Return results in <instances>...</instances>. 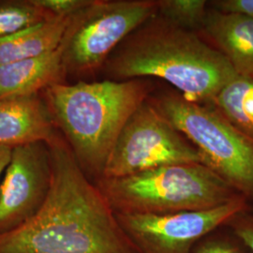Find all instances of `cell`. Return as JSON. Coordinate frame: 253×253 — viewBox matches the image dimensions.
<instances>
[{
    "label": "cell",
    "mask_w": 253,
    "mask_h": 253,
    "mask_svg": "<svg viewBox=\"0 0 253 253\" xmlns=\"http://www.w3.org/2000/svg\"><path fill=\"white\" fill-rule=\"evenodd\" d=\"M52 184L36 216L0 235V253H141L72 150L56 137L48 144Z\"/></svg>",
    "instance_id": "cell-1"
},
{
    "label": "cell",
    "mask_w": 253,
    "mask_h": 253,
    "mask_svg": "<svg viewBox=\"0 0 253 253\" xmlns=\"http://www.w3.org/2000/svg\"><path fill=\"white\" fill-rule=\"evenodd\" d=\"M104 64L111 80L160 78L184 99L198 103H210L237 75L214 46L157 14L125 39Z\"/></svg>",
    "instance_id": "cell-2"
},
{
    "label": "cell",
    "mask_w": 253,
    "mask_h": 253,
    "mask_svg": "<svg viewBox=\"0 0 253 253\" xmlns=\"http://www.w3.org/2000/svg\"><path fill=\"white\" fill-rule=\"evenodd\" d=\"M153 88L148 79L54 84L44 100L83 172L102 177L109 156L127 119Z\"/></svg>",
    "instance_id": "cell-3"
},
{
    "label": "cell",
    "mask_w": 253,
    "mask_h": 253,
    "mask_svg": "<svg viewBox=\"0 0 253 253\" xmlns=\"http://www.w3.org/2000/svg\"><path fill=\"white\" fill-rule=\"evenodd\" d=\"M94 183L117 214L208 210L243 197L203 163L166 165Z\"/></svg>",
    "instance_id": "cell-4"
},
{
    "label": "cell",
    "mask_w": 253,
    "mask_h": 253,
    "mask_svg": "<svg viewBox=\"0 0 253 253\" xmlns=\"http://www.w3.org/2000/svg\"><path fill=\"white\" fill-rule=\"evenodd\" d=\"M199 151L203 164L245 199H253V141L211 103H198L167 92L150 101Z\"/></svg>",
    "instance_id": "cell-5"
},
{
    "label": "cell",
    "mask_w": 253,
    "mask_h": 253,
    "mask_svg": "<svg viewBox=\"0 0 253 253\" xmlns=\"http://www.w3.org/2000/svg\"><path fill=\"white\" fill-rule=\"evenodd\" d=\"M157 14V1H96L72 16L61 49L64 73L95 71L124 40Z\"/></svg>",
    "instance_id": "cell-6"
},
{
    "label": "cell",
    "mask_w": 253,
    "mask_h": 253,
    "mask_svg": "<svg viewBox=\"0 0 253 253\" xmlns=\"http://www.w3.org/2000/svg\"><path fill=\"white\" fill-rule=\"evenodd\" d=\"M183 163H203L199 151L147 99L123 126L102 177L117 178Z\"/></svg>",
    "instance_id": "cell-7"
},
{
    "label": "cell",
    "mask_w": 253,
    "mask_h": 253,
    "mask_svg": "<svg viewBox=\"0 0 253 253\" xmlns=\"http://www.w3.org/2000/svg\"><path fill=\"white\" fill-rule=\"evenodd\" d=\"M243 197L218 208L162 215L117 214L118 222L141 253H191L204 236L250 209Z\"/></svg>",
    "instance_id": "cell-8"
},
{
    "label": "cell",
    "mask_w": 253,
    "mask_h": 253,
    "mask_svg": "<svg viewBox=\"0 0 253 253\" xmlns=\"http://www.w3.org/2000/svg\"><path fill=\"white\" fill-rule=\"evenodd\" d=\"M52 184L50 146L35 143L13 147L0 184V235L35 217Z\"/></svg>",
    "instance_id": "cell-9"
},
{
    "label": "cell",
    "mask_w": 253,
    "mask_h": 253,
    "mask_svg": "<svg viewBox=\"0 0 253 253\" xmlns=\"http://www.w3.org/2000/svg\"><path fill=\"white\" fill-rule=\"evenodd\" d=\"M45 100L40 94L0 99V145L10 148L51 143L57 136Z\"/></svg>",
    "instance_id": "cell-10"
},
{
    "label": "cell",
    "mask_w": 253,
    "mask_h": 253,
    "mask_svg": "<svg viewBox=\"0 0 253 253\" xmlns=\"http://www.w3.org/2000/svg\"><path fill=\"white\" fill-rule=\"evenodd\" d=\"M202 31L235 73L253 78V18L208 9Z\"/></svg>",
    "instance_id": "cell-11"
},
{
    "label": "cell",
    "mask_w": 253,
    "mask_h": 253,
    "mask_svg": "<svg viewBox=\"0 0 253 253\" xmlns=\"http://www.w3.org/2000/svg\"><path fill=\"white\" fill-rule=\"evenodd\" d=\"M64 75L62 49L0 66V99L40 94Z\"/></svg>",
    "instance_id": "cell-12"
},
{
    "label": "cell",
    "mask_w": 253,
    "mask_h": 253,
    "mask_svg": "<svg viewBox=\"0 0 253 253\" xmlns=\"http://www.w3.org/2000/svg\"><path fill=\"white\" fill-rule=\"evenodd\" d=\"M70 17H53L0 39V66L33 58L58 48Z\"/></svg>",
    "instance_id": "cell-13"
},
{
    "label": "cell",
    "mask_w": 253,
    "mask_h": 253,
    "mask_svg": "<svg viewBox=\"0 0 253 253\" xmlns=\"http://www.w3.org/2000/svg\"><path fill=\"white\" fill-rule=\"evenodd\" d=\"M242 134L253 141V78L237 74L210 102Z\"/></svg>",
    "instance_id": "cell-14"
},
{
    "label": "cell",
    "mask_w": 253,
    "mask_h": 253,
    "mask_svg": "<svg viewBox=\"0 0 253 253\" xmlns=\"http://www.w3.org/2000/svg\"><path fill=\"white\" fill-rule=\"evenodd\" d=\"M208 11L206 0H160L157 15L184 30L196 32L203 29Z\"/></svg>",
    "instance_id": "cell-15"
},
{
    "label": "cell",
    "mask_w": 253,
    "mask_h": 253,
    "mask_svg": "<svg viewBox=\"0 0 253 253\" xmlns=\"http://www.w3.org/2000/svg\"><path fill=\"white\" fill-rule=\"evenodd\" d=\"M37 7L32 0L0 2V39L53 18Z\"/></svg>",
    "instance_id": "cell-16"
},
{
    "label": "cell",
    "mask_w": 253,
    "mask_h": 253,
    "mask_svg": "<svg viewBox=\"0 0 253 253\" xmlns=\"http://www.w3.org/2000/svg\"><path fill=\"white\" fill-rule=\"evenodd\" d=\"M191 253H252L248 247L226 226L204 236Z\"/></svg>",
    "instance_id": "cell-17"
},
{
    "label": "cell",
    "mask_w": 253,
    "mask_h": 253,
    "mask_svg": "<svg viewBox=\"0 0 253 253\" xmlns=\"http://www.w3.org/2000/svg\"><path fill=\"white\" fill-rule=\"evenodd\" d=\"M92 0H32V2L51 16L70 17L79 12Z\"/></svg>",
    "instance_id": "cell-18"
},
{
    "label": "cell",
    "mask_w": 253,
    "mask_h": 253,
    "mask_svg": "<svg viewBox=\"0 0 253 253\" xmlns=\"http://www.w3.org/2000/svg\"><path fill=\"white\" fill-rule=\"evenodd\" d=\"M228 227L253 253V213L246 209L235 214L227 222Z\"/></svg>",
    "instance_id": "cell-19"
},
{
    "label": "cell",
    "mask_w": 253,
    "mask_h": 253,
    "mask_svg": "<svg viewBox=\"0 0 253 253\" xmlns=\"http://www.w3.org/2000/svg\"><path fill=\"white\" fill-rule=\"evenodd\" d=\"M210 9L253 18V0H216L208 2Z\"/></svg>",
    "instance_id": "cell-20"
},
{
    "label": "cell",
    "mask_w": 253,
    "mask_h": 253,
    "mask_svg": "<svg viewBox=\"0 0 253 253\" xmlns=\"http://www.w3.org/2000/svg\"><path fill=\"white\" fill-rule=\"evenodd\" d=\"M11 150L12 148L0 145V184L3 178L5 170L9 164L11 157Z\"/></svg>",
    "instance_id": "cell-21"
}]
</instances>
